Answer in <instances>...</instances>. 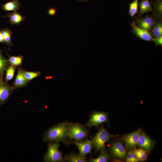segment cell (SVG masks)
Masks as SVG:
<instances>
[{"instance_id": "23", "label": "cell", "mask_w": 162, "mask_h": 162, "mask_svg": "<svg viewBox=\"0 0 162 162\" xmlns=\"http://www.w3.org/2000/svg\"><path fill=\"white\" fill-rule=\"evenodd\" d=\"M139 0H134L129 4L128 14L131 17H133L138 13V4Z\"/></svg>"}, {"instance_id": "1", "label": "cell", "mask_w": 162, "mask_h": 162, "mask_svg": "<svg viewBox=\"0 0 162 162\" xmlns=\"http://www.w3.org/2000/svg\"><path fill=\"white\" fill-rule=\"evenodd\" d=\"M70 123L67 121L59 123L50 128L44 133L43 140L45 142H63L66 145L71 142L69 137Z\"/></svg>"}, {"instance_id": "17", "label": "cell", "mask_w": 162, "mask_h": 162, "mask_svg": "<svg viewBox=\"0 0 162 162\" xmlns=\"http://www.w3.org/2000/svg\"><path fill=\"white\" fill-rule=\"evenodd\" d=\"M65 161L69 162H87L86 157L82 156L79 154L71 152L69 154L65 155L64 158Z\"/></svg>"}, {"instance_id": "34", "label": "cell", "mask_w": 162, "mask_h": 162, "mask_svg": "<svg viewBox=\"0 0 162 162\" xmlns=\"http://www.w3.org/2000/svg\"><path fill=\"white\" fill-rule=\"evenodd\" d=\"M154 0L155 1V0Z\"/></svg>"}, {"instance_id": "13", "label": "cell", "mask_w": 162, "mask_h": 162, "mask_svg": "<svg viewBox=\"0 0 162 162\" xmlns=\"http://www.w3.org/2000/svg\"><path fill=\"white\" fill-rule=\"evenodd\" d=\"M0 16L7 17L9 18V22H10L11 25H19L25 19V17L17 11H14L11 13H8L5 16Z\"/></svg>"}, {"instance_id": "16", "label": "cell", "mask_w": 162, "mask_h": 162, "mask_svg": "<svg viewBox=\"0 0 162 162\" xmlns=\"http://www.w3.org/2000/svg\"><path fill=\"white\" fill-rule=\"evenodd\" d=\"M21 5L19 0H13L2 5V9L6 11H17Z\"/></svg>"}, {"instance_id": "15", "label": "cell", "mask_w": 162, "mask_h": 162, "mask_svg": "<svg viewBox=\"0 0 162 162\" xmlns=\"http://www.w3.org/2000/svg\"><path fill=\"white\" fill-rule=\"evenodd\" d=\"M138 6L140 9L139 17H142L145 13L153 11L151 2L150 0H140Z\"/></svg>"}, {"instance_id": "8", "label": "cell", "mask_w": 162, "mask_h": 162, "mask_svg": "<svg viewBox=\"0 0 162 162\" xmlns=\"http://www.w3.org/2000/svg\"><path fill=\"white\" fill-rule=\"evenodd\" d=\"M132 32L139 38L147 41H153V38L149 32L138 27L134 21L130 23Z\"/></svg>"}, {"instance_id": "20", "label": "cell", "mask_w": 162, "mask_h": 162, "mask_svg": "<svg viewBox=\"0 0 162 162\" xmlns=\"http://www.w3.org/2000/svg\"><path fill=\"white\" fill-rule=\"evenodd\" d=\"M0 32L4 38V43L8 45L10 49V46L13 45L11 40L12 32L7 28L0 29Z\"/></svg>"}, {"instance_id": "11", "label": "cell", "mask_w": 162, "mask_h": 162, "mask_svg": "<svg viewBox=\"0 0 162 162\" xmlns=\"http://www.w3.org/2000/svg\"><path fill=\"white\" fill-rule=\"evenodd\" d=\"M110 150L112 155L118 158L124 159L126 156V151L122 144L117 142L112 144Z\"/></svg>"}, {"instance_id": "29", "label": "cell", "mask_w": 162, "mask_h": 162, "mask_svg": "<svg viewBox=\"0 0 162 162\" xmlns=\"http://www.w3.org/2000/svg\"><path fill=\"white\" fill-rule=\"evenodd\" d=\"M57 13L56 9L54 8H49L47 11V13L50 16H53L55 15Z\"/></svg>"}, {"instance_id": "18", "label": "cell", "mask_w": 162, "mask_h": 162, "mask_svg": "<svg viewBox=\"0 0 162 162\" xmlns=\"http://www.w3.org/2000/svg\"><path fill=\"white\" fill-rule=\"evenodd\" d=\"M153 27L151 34L154 38L162 35V22L161 19L157 20Z\"/></svg>"}, {"instance_id": "30", "label": "cell", "mask_w": 162, "mask_h": 162, "mask_svg": "<svg viewBox=\"0 0 162 162\" xmlns=\"http://www.w3.org/2000/svg\"><path fill=\"white\" fill-rule=\"evenodd\" d=\"M132 159L133 162H137L139 160L138 157L134 151L132 152Z\"/></svg>"}, {"instance_id": "10", "label": "cell", "mask_w": 162, "mask_h": 162, "mask_svg": "<svg viewBox=\"0 0 162 162\" xmlns=\"http://www.w3.org/2000/svg\"><path fill=\"white\" fill-rule=\"evenodd\" d=\"M141 131L140 129H138L124 137V140L127 147L130 149L135 148L137 144Z\"/></svg>"}, {"instance_id": "25", "label": "cell", "mask_w": 162, "mask_h": 162, "mask_svg": "<svg viewBox=\"0 0 162 162\" xmlns=\"http://www.w3.org/2000/svg\"><path fill=\"white\" fill-rule=\"evenodd\" d=\"M6 70L5 82L13 78L16 70V68L15 66L11 65L9 66Z\"/></svg>"}, {"instance_id": "3", "label": "cell", "mask_w": 162, "mask_h": 162, "mask_svg": "<svg viewBox=\"0 0 162 162\" xmlns=\"http://www.w3.org/2000/svg\"><path fill=\"white\" fill-rule=\"evenodd\" d=\"M59 143L50 142L46 153L44 155L43 160L45 162H62L65 161L62 153L59 149Z\"/></svg>"}, {"instance_id": "5", "label": "cell", "mask_w": 162, "mask_h": 162, "mask_svg": "<svg viewBox=\"0 0 162 162\" xmlns=\"http://www.w3.org/2000/svg\"><path fill=\"white\" fill-rule=\"evenodd\" d=\"M108 121L107 112L94 111L90 114L89 119L85 126L89 128L93 126L98 127L99 125L107 122Z\"/></svg>"}, {"instance_id": "19", "label": "cell", "mask_w": 162, "mask_h": 162, "mask_svg": "<svg viewBox=\"0 0 162 162\" xmlns=\"http://www.w3.org/2000/svg\"><path fill=\"white\" fill-rule=\"evenodd\" d=\"M154 16L157 20L161 19L162 16V0H156L153 4Z\"/></svg>"}, {"instance_id": "9", "label": "cell", "mask_w": 162, "mask_h": 162, "mask_svg": "<svg viewBox=\"0 0 162 162\" xmlns=\"http://www.w3.org/2000/svg\"><path fill=\"white\" fill-rule=\"evenodd\" d=\"M73 143L78 148L79 154L82 156L86 157L87 154L90 153L93 147L92 141L87 138L85 141H74Z\"/></svg>"}, {"instance_id": "14", "label": "cell", "mask_w": 162, "mask_h": 162, "mask_svg": "<svg viewBox=\"0 0 162 162\" xmlns=\"http://www.w3.org/2000/svg\"><path fill=\"white\" fill-rule=\"evenodd\" d=\"M27 82L28 81L25 79L24 76V70L20 68L14 83V88H18L23 87L25 86Z\"/></svg>"}, {"instance_id": "26", "label": "cell", "mask_w": 162, "mask_h": 162, "mask_svg": "<svg viewBox=\"0 0 162 162\" xmlns=\"http://www.w3.org/2000/svg\"><path fill=\"white\" fill-rule=\"evenodd\" d=\"M24 76L25 79L28 81H30L37 76H39L40 72H31L24 70Z\"/></svg>"}, {"instance_id": "31", "label": "cell", "mask_w": 162, "mask_h": 162, "mask_svg": "<svg viewBox=\"0 0 162 162\" xmlns=\"http://www.w3.org/2000/svg\"><path fill=\"white\" fill-rule=\"evenodd\" d=\"M127 161L129 162H133L132 152H129L127 156Z\"/></svg>"}, {"instance_id": "28", "label": "cell", "mask_w": 162, "mask_h": 162, "mask_svg": "<svg viewBox=\"0 0 162 162\" xmlns=\"http://www.w3.org/2000/svg\"><path fill=\"white\" fill-rule=\"evenodd\" d=\"M153 41L155 43V46H162V35L153 38Z\"/></svg>"}, {"instance_id": "32", "label": "cell", "mask_w": 162, "mask_h": 162, "mask_svg": "<svg viewBox=\"0 0 162 162\" xmlns=\"http://www.w3.org/2000/svg\"><path fill=\"white\" fill-rule=\"evenodd\" d=\"M0 43H4V38L2 36V35L0 32Z\"/></svg>"}, {"instance_id": "21", "label": "cell", "mask_w": 162, "mask_h": 162, "mask_svg": "<svg viewBox=\"0 0 162 162\" xmlns=\"http://www.w3.org/2000/svg\"><path fill=\"white\" fill-rule=\"evenodd\" d=\"M110 158V156L107 152L104 150L101 152V154L96 158H91L89 159V162H108Z\"/></svg>"}, {"instance_id": "7", "label": "cell", "mask_w": 162, "mask_h": 162, "mask_svg": "<svg viewBox=\"0 0 162 162\" xmlns=\"http://www.w3.org/2000/svg\"><path fill=\"white\" fill-rule=\"evenodd\" d=\"M3 76H0V106L8 100L14 88L3 82Z\"/></svg>"}, {"instance_id": "27", "label": "cell", "mask_w": 162, "mask_h": 162, "mask_svg": "<svg viewBox=\"0 0 162 162\" xmlns=\"http://www.w3.org/2000/svg\"><path fill=\"white\" fill-rule=\"evenodd\" d=\"M134 151L137 155L139 160L144 161L146 160L147 157L146 151L142 149H139L134 150Z\"/></svg>"}, {"instance_id": "33", "label": "cell", "mask_w": 162, "mask_h": 162, "mask_svg": "<svg viewBox=\"0 0 162 162\" xmlns=\"http://www.w3.org/2000/svg\"><path fill=\"white\" fill-rule=\"evenodd\" d=\"M77 1H81L83 2H87L88 0H75Z\"/></svg>"}, {"instance_id": "24", "label": "cell", "mask_w": 162, "mask_h": 162, "mask_svg": "<svg viewBox=\"0 0 162 162\" xmlns=\"http://www.w3.org/2000/svg\"><path fill=\"white\" fill-rule=\"evenodd\" d=\"M8 62L2 55L0 50V76H3L4 73L6 70Z\"/></svg>"}, {"instance_id": "12", "label": "cell", "mask_w": 162, "mask_h": 162, "mask_svg": "<svg viewBox=\"0 0 162 162\" xmlns=\"http://www.w3.org/2000/svg\"><path fill=\"white\" fill-rule=\"evenodd\" d=\"M137 144L140 147L148 152H150L153 146V142L148 136L141 131Z\"/></svg>"}, {"instance_id": "4", "label": "cell", "mask_w": 162, "mask_h": 162, "mask_svg": "<svg viewBox=\"0 0 162 162\" xmlns=\"http://www.w3.org/2000/svg\"><path fill=\"white\" fill-rule=\"evenodd\" d=\"M116 136L109 134L103 127L102 126L97 133L92 138L93 147L96 151L102 152L104 150L105 144L111 138Z\"/></svg>"}, {"instance_id": "22", "label": "cell", "mask_w": 162, "mask_h": 162, "mask_svg": "<svg viewBox=\"0 0 162 162\" xmlns=\"http://www.w3.org/2000/svg\"><path fill=\"white\" fill-rule=\"evenodd\" d=\"M7 54L8 57V61L11 65L16 66L20 65L22 64L23 58V56H12Z\"/></svg>"}, {"instance_id": "6", "label": "cell", "mask_w": 162, "mask_h": 162, "mask_svg": "<svg viewBox=\"0 0 162 162\" xmlns=\"http://www.w3.org/2000/svg\"><path fill=\"white\" fill-rule=\"evenodd\" d=\"M134 21L138 27L150 32L156 20L153 16L147 15L145 17H135Z\"/></svg>"}, {"instance_id": "2", "label": "cell", "mask_w": 162, "mask_h": 162, "mask_svg": "<svg viewBox=\"0 0 162 162\" xmlns=\"http://www.w3.org/2000/svg\"><path fill=\"white\" fill-rule=\"evenodd\" d=\"M89 131L82 124L79 123H70L69 131V137L72 142H80L87 138Z\"/></svg>"}]
</instances>
